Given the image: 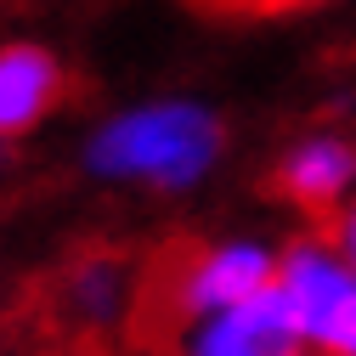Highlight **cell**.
I'll return each instance as SVG.
<instances>
[{
	"label": "cell",
	"instance_id": "obj_1",
	"mask_svg": "<svg viewBox=\"0 0 356 356\" xmlns=\"http://www.w3.org/2000/svg\"><path fill=\"white\" fill-rule=\"evenodd\" d=\"M215 124L198 108H147L130 113L113 130H102L91 159L108 175H153V181L181 187L215 159Z\"/></svg>",
	"mask_w": 356,
	"mask_h": 356
},
{
	"label": "cell",
	"instance_id": "obj_2",
	"mask_svg": "<svg viewBox=\"0 0 356 356\" xmlns=\"http://www.w3.org/2000/svg\"><path fill=\"white\" fill-rule=\"evenodd\" d=\"M209 249L175 238L164 249H153V260L142 266V283L130 294L124 311V339L136 350H170L198 317V266Z\"/></svg>",
	"mask_w": 356,
	"mask_h": 356
},
{
	"label": "cell",
	"instance_id": "obj_3",
	"mask_svg": "<svg viewBox=\"0 0 356 356\" xmlns=\"http://www.w3.org/2000/svg\"><path fill=\"white\" fill-rule=\"evenodd\" d=\"M283 289L294 300L300 339L317 356H356V277L317 249H294L283 266Z\"/></svg>",
	"mask_w": 356,
	"mask_h": 356
},
{
	"label": "cell",
	"instance_id": "obj_4",
	"mask_svg": "<svg viewBox=\"0 0 356 356\" xmlns=\"http://www.w3.org/2000/svg\"><path fill=\"white\" fill-rule=\"evenodd\" d=\"M356 175V147L350 142H305L294 159H283V170H277V193L283 198H294L305 215H323V227H328V204L339 198V187Z\"/></svg>",
	"mask_w": 356,
	"mask_h": 356
},
{
	"label": "cell",
	"instance_id": "obj_5",
	"mask_svg": "<svg viewBox=\"0 0 356 356\" xmlns=\"http://www.w3.org/2000/svg\"><path fill=\"white\" fill-rule=\"evenodd\" d=\"M57 91H63V74H57V63L46 51H34V46L0 51V136L34 124L51 108Z\"/></svg>",
	"mask_w": 356,
	"mask_h": 356
},
{
	"label": "cell",
	"instance_id": "obj_6",
	"mask_svg": "<svg viewBox=\"0 0 356 356\" xmlns=\"http://www.w3.org/2000/svg\"><path fill=\"white\" fill-rule=\"evenodd\" d=\"M266 283H272V260L260 249H209L198 266V311H215V305L232 311L254 300Z\"/></svg>",
	"mask_w": 356,
	"mask_h": 356
},
{
	"label": "cell",
	"instance_id": "obj_7",
	"mask_svg": "<svg viewBox=\"0 0 356 356\" xmlns=\"http://www.w3.org/2000/svg\"><path fill=\"white\" fill-rule=\"evenodd\" d=\"M323 238L345 254V266H356V204H350L345 215H334V220H328V227H323Z\"/></svg>",
	"mask_w": 356,
	"mask_h": 356
},
{
	"label": "cell",
	"instance_id": "obj_8",
	"mask_svg": "<svg viewBox=\"0 0 356 356\" xmlns=\"http://www.w3.org/2000/svg\"><path fill=\"white\" fill-rule=\"evenodd\" d=\"M289 6H305V0H215V12H249V17L289 12Z\"/></svg>",
	"mask_w": 356,
	"mask_h": 356
}]
</instances>
